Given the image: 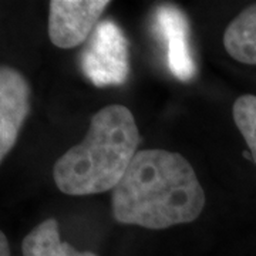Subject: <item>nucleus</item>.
I'll return each instance as SVG.
<instances>
[{
	"instance_id": "nucleus-1",
	"label": "nucleus",
	"mask_w": 256,
	"mask_h": 256,
	"mask_svg": "<svg viewBox=\"0 0 256 256\" xmlns=\"http://www.w3.org/2000/svg\"><path fill=\"white\" fill-rule=\"evenodd\" d=\"M204 206L205 194L192 165L165 150L137 152L111 194L114 220L146 229L192 222Z\"/></svg>"
},
{
	"instance_id": "nucleus-2",
	"label": "nucleus",
	"mask_w": 256,
	"mask_h": 256,
	"mask_svg": "<svg viewBox=\"0 0 256 256\" xmlns=\"http://www.w3.org/2000/svg\"><path fill=\"white\" fill-rule=\"evenodd\" d=\"M140 131L132 112L111 104L92 116L86 137L56 161L53 180L67 195H92L117 186L137 154Z\"/></svg>"
},
{
	"instance_id": "nucleus-3",
	"label": "nucleus",
	"mask_w": 256,
	"mask_h": 256,
	"mask_svg": "<svg viewBox=\"0 0 256 256\" xmlns=\"http://www.w3.org/2000/svg\"><path fill=\"white\" fill-rule=\"evenodd\" d=\"M82 74L97 86H120L130 74L128 40L114 20H102L80 54Z\"/></svg>"
},
{
	"instance_id": "nucleus-4",
	"label": "nucleus",
	"mask_w": 256,
	"mask_h": 256,
	"mask_svg": "<svg viewBox=\"0 0 256 256\" xmlns=\"http://www.w3.org/2000/svg\"><path fill=\"white\" fill-rule=\"evenodd\" d=\"M107 0H53L48 13V37L54 46L73 48L88 40L100 23Z\"/></svg>"
},
{
	"instance_id": "nucleus-5",
	"label": "nucleus",
	"mask_w": 256,
	"mask_h": 256,
	"mask_svg": "<svg viewBox=\"0 0 256 256\" xmlns=\"http://www.w3.org/2000/svg\"><path fill=\"white\" fill-rule=\"evenodd\" d=\"M154 28L165 48L170 72L181 82H190L196 74L190 46V26L182 10L162 4L154 12Z\"/></svg>"
},
{
	"instance_id": "nucleus-6",
	"label": "nucleus",
	"mask_w": 256,
	"mask_h": 256,
	"mask_svg": "<svg viewBox=\"0 0 256 256\" xmlns=\"http://www.w3.org/2000/svg\"><path fill=\"white\" fill-rule=\"evenodd\" d=\"M30 111V87L24 76L10 66L0 68V160L16 144Z\"/></svg>"
},
{
	"instance_id": "nucleus-7",
	"label": "nucleus",
	"mask_w": 256,
	"mask_h": 256,
	"mask_svg": "<svg viewBox=\"0 0 256 256\" xmlns=\"http://www.w3.org/2000/svg\"><path fill=\"white\" fill-rule=\"evenodd\" d=\"M224 46L236 62L256 66V3L229 23L224 33Z\"/></svg>"
},
{
	"instance_id": "nucleus-8",
	"label": "nucleus",
	"mask_w": 256,
	"mask_h": 256,
	"mask_svg": "<svg viewBox=\"0 0 256 256\" xmlns=\"http://www.w3.org/2000/svg\"><path fill=\"white\" fill-rule=\"evenodd\" d=\"M22 254L23 256H97L94 252H82L63 242L54 218L43 220L28 232L22 244Z\"/></svg>"
},
{
	"instance_id": "nucleus-9",
	"label": "nucleus",
	"mask_w": 256,
	"mask_h": 256,
	"mask_svg": "<svg viewBox=\"0 0 256 256\" xmlns=\"http://www.w3.org/2000/svg\"><path fill=\"white\" fill-rule=\"evenodd\" d=\"M232 116L256 162V96L244 94L238 97L232 107Z\"/></svg>"
},
{
	"instance_id": "nucleus-10",
	"label": "nucleus",
	"mask_w": 256,
	"mask_h": 256,
	"mask_svg": "<svg viewBox=\"0 0 256 256\" xmlns=\"http://www.w3.org/2000/svg\"><path fill=\"white\" fill-rule=\"evenodd\" d=\"M0 256H10L9 242L3 232L0 234Z\"/></svg>"
}]
</instances>
